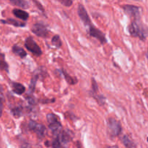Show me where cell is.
Masks as SVG:
<instances>
[{
	"mask_svg": "<svg viewBox=\"0 0 148 148\" xmlns=\"http://www.w3.org/2000/svg\"><path fill=\"white\" fill-rule=\"evenodd\" d=\"M56 138L59 140V142H60L62 144H66V143L70 142V140H72L70 134L66 131L60 132L57 134Z\"/></svg>",
	"mask_w": 148,
	"mask_h": 148,
	"instance_id": "8fae6325",
	"label": "cell"
},
{
	"mask_svg": "<svg viewBox=\"0 0 148 148\" xmlns=\"http://www.w3.org/2000/svg\"><path fill=\"white\" fill-rule=\"evenodd\" d=\"M0 69L1 70H4L8 72L9 66L7 62H5V60H4V56H2V58H0Z\"/></svg>",
	"mask_w": 148,
	"mask_h": 148,
	"instance_id": "44dd1931",
	"label": "cell"
},
{
	"mask_svg": "<svg viewBox=\"0 0 148 148\" xmlns=\"http://www.w3.org/2000/svg\"><path fill=\"white\" fill-rule=\"evenodd\" d=\"M146 57H147V62H148V48H147V52H146Z\"/></svg>",
	"mask_w": 148,
	"mask_h": 148,
	"instance_id": "83f0119b",
	"label": "cell"
},
{
	"mask_svg": "<svg viewBox=\"0 0 148 148\" xmlns=\"http://www.w3.org/2000/svg\"><path fill=\"white\" fill-rule=\"evenodd\" d=\"M88 27H89L88 32H89L90 36L96 38L98 40H99V42L101 44H104V43H106V38L105 35H104V33L103 32H101L97 27H94L92 25L88 26Z\"/></svg>",
	"mask_w": 148,
	"mask_h": 148,
	"instance_id": "ba28073f",
	"label": "cell"
},
{
	"mask_svg": "<svg viewBox=\"0 0 148 148\" xmlns=\"http://www.w3.org/2000/svg\"><path fill=\"white\" fill-rule=\"evenodd\" d=\"M26 49L36 56H39L42 54V50L32 37H27L25 41Z\"/></svg>",
	"mask_w": 148,
	"mask_h": 148,
	"instance_id": "8992f818",
	"label": "cell"
},
{
	"mask_svg": "<svg viewBox=\"0 0 148 148\" xmlns=\"http://www.w3.org/2000/svg\"><path fill=\"white\" fill-rule=\"evenodd\" d=\"M121 140L126 148H137L136 143L127 134L123 135L121 137Z\"/></svg>",
	"mask_w": 148,
	"mask_h": 148,
	"instance_id": "30bf717a",
	"label": "cell"
},
{
	"mask_svg": "<svg viewBox=\"0 0 148 148\" xmlns=\"http://www.w3.org/2000/svg\"><path fill=\"white\" fill-rule=\"evenodd\" d=\"M28 129L30 131L36 133L39 139L43 138L46 134V129L44 125L35 121H30L28 123Z\"/></svg>",
	"mask_w": 148,
	"mask_h": 148,
	"instance_id": "5b68a950",
	"label": "cell"
},
{
	"mask_svg": "<svg viewBox=\"0 0 148 148\" xmlns=\"http://www.w3.org/2000/svg\"><path fill=\"white\" fill-rule=\"evenodd\" d=\"M122 9L126 14L134 20H140L141 16V7L132 4H125L122 6Z\"/></svg>",
	"mask_w": 148,
	"mask_h": 148,
	"instance_id": "277c9868",
	"label": "cell"
},
{
	"mask_svg": "<svg viewBox=\"0 0 148 148\" xmlns=\"http://www.w3.org/2000/svg\"><path fill=\"white\" fill-rule=\"evenodd\" d=\"M77 13L79 18L81 19V20L83 22L84 24H85V25L90 26L92 25V22H91L90 19L89 15H88L86 10H85V8L84 7V6L82 5V4H79V5H78Z\"/></svg>",
	"mask_w": 148,
	"mask_h": 148,
	"instance_id": "9c48e42d",
	"label": "cell"
},
{
	"mask_svg": "<svg viewBox=\"0 0 148 148\" xmlns=\"http://www.w3.org/2000/svg\"><path fill=\"white\" fill-rule=\"evenodd\" d=\"M12 13L16 17L19 19H21L23 20H27L29 18V14L27 12L24 11L20 9H14L12 10Z\"/></svg>",
	"mask_w": 148,
	"mask_h": 148,
	"instance_id": "7c38bea8",
	"label": "cell"
},
{
	"mask_svg": "<svg viewBox=\"0 0 148 148\" xmlns=\"http://www.w3.org/2000/svg\"><path fill=\"white\" fill-rule=\"evenodd\" d=\"M59 2L64 5L65 7H70L72 3H73V1H71V0H59Z\"/></svg>",
	"mask_w": 148,
	"mask_h": 148,
	"instance_id": "d4e9b609",
	"label": "cell"
},
{
	"mask_svg": "<svg viewBox=\"0 0 148 148\" xmlns=\"http://www.w3.org/2000/svg\"><path fill=\"white\" fill-rule=\"evenodd\" d=\"M94 98L96 99L97 102L98 103L99 105H104L106 102V98H104V96L101 95H96L95 96H94Z\"/></svg>",
	"mask_w": 148,
	"mask_h": 148,
	"instance_id": "603a6c76",
	"label": "cell"
},
{
	"mask_svg": "<svg viewBox=\"0 0 148 148\" xmlns=\"http://www.w3.org/2000/svg\"><path fill=\"white\" fill-rule=\"evenodd\" d=\"M1 23H4V24L12 25L15 26V27H24V26L25 25V23L17 21V20H14V19H12V18L7 19V20H1Z\"/></svg>",
	"mask_w": 148,
	"mask_h": 148,
	"instance_id": "9a60e30c",
	"label": "cell"
},
{
	"mask_svg": "<svg viewBox=\"0 0 148 148\" xmlns=\"http://www.w3.org/2000/svg\"><path fill=\"white\" fill-rule=\"evenodd\" d=\"M4 98H0V117L2 115L3 112V108H4Z\"/></svg>",
	"mask_w": 148,
	"mask_h": 148,
	"instance_id": "484cf974",
	"label": "cell"
},
{
	"mask_svg": "<svg viewBox=\"0 0 148 148\" xmlns=\"http://www.w3.org/2000/svg\"><path fill=\"white\" fill-rule=\"evenodd\" d=\"M31 31L37 36L41 38H46L49 34V30L43 23H35L31 27Z\"/></svg>",
	"mask_w": 148,
	"mask_h": 148,
	"instance_id": "52a82bcc",
	"label": "cell"
},
{
	"mask_svg": "<svg viewBox=\"0 0 148 148\" xmlns=\"http://www.w3.org/2000/svg\"><path fill=\"white\" fill-rule=\"evenodd\" d=\"M52 147L53 148H64L62 147V143L59 142V140L57 138L54 139L52 142Z\"/></svg>",
	"mask_w": 148,
	"mask_h": 148,
	"instance_id": "cb8c5ba5",
	"label": "cell"
},
{
	"mask_svg": "<svg viewBox=\"0 0 148 148\" xmlns=\"http://www.w3.org/2000/svg\"><path fill=\"white\" fill-rule=\"evenodd\" d=\"M38 80V75L35 74L34 75H33L31 79V82H30V88H29V90H30V93H33L35 90V88H36V82Z\"/></svg>",
	"mask_w": 148,
	"mask_h": 148,
	"instance_id": "d6986e66",
	"label": "cell"
},
{
	"mask_svg": "<svg viewBox=\"0 0 148 148\" xmlns=\"http://www.w3.org/2000/svg\"><path fill=\"white\" fill-rule=\"evenodd\" d=\"M48 123H49V127L53 134H59L62 129V125L59 121L57 116L54 114H48L46 116Z\"/></svg>",
	"mask_w": 148,
	"mask_h": 148,
	"instance_id": "3957f363",
	"label": "cell"
},
{
	"mask_svg": "<svg viewBox=\"0 0 148 148\" xmlns=\"http://www.w3.org/2000/svg\"><path fill=\"white\" fill-rule=\"evenodd\" d=\"M10 2L17 7H22V8H27L28 7V3L24 0H11Z\"/></svg>",
	"mask_w": 148,
	"mask_h": 148,
	"instance_id": "2e32d148",
	"label": "cell"
},
{
	"mask_svg": "<svg viewBox=\"0 0 148 148\" xmlns=\"http://www.w3.org/2000/svg\"><path fill=\"white\" fill-rule=\"evenodd\" d=\"M128 31L132 37L138 38L143 41L148 37V27L140 20H134L128 26Z\"/></svg>",
	"mask_w": 148,
	"mask_h": 148,
	"instance_id": "6da1fadb",
	"label": "cell"
},
{
	"mask_svg": "<svg viewBox=\"0 0 148 148\" xmlns=\"http://www.w3.org/2000/svg\"><path fill=\"white\" fill-rule=\"evenodd\" d=\"M23 108L22 106H17L15 108H12L11 111L12 114V115L14 116L15 118H19L22 116L23 114Z\"/></svg>",
	"mask_w": 148,
	"mask_h": 148,
	"instance_id": "e0dca14e",
	"label": "cell"
},
{
	"mask_svg": "<svg viewBox=\"0 0 148 148\" xmlns=\"http://www.w3.org/2000/svg\"><path fill=\"white\" fill-rule=\"evenodd\" d=\"M20 148H32V147H31V146H30V144H28V143H23L22 145H20Z\"/></svg>",
	"mask_w": 148,
	"mask_h": 148,
	"instance_id": "4316f807",
	"label": "cell"
},
{
	"mask_svg": "<svg viewBox=\"0 0 148 148\" xmlns=\"http://www.w3.org/2000/svg\"><path fill=\"white\" fill-rule=\"evenodd\" d=\"M107 132L108 135L111 137L119 136L122 132L121 122L112 117L109 118L107 121Z\"/></svg>",
	"mask_w": 148,
	"mask_h": 148,
	"instance_id": "7a4b0ae2",
	"label": "cell"
},
{
	"mask_svg": "<svg viewBox=\"0 0 148 148\" xmlns=\"http://www.w3.org/2000/svg\"><path fill=\"white\" fill-rule=\"evenodd\" d=\"M12 52L17 56H20V58H25L27 56V53L25 51L22 47L19 46L18 45H14L12 46Z\"/></svg>",
	"mask_w": 148,
	"mask_h": 148,
	"instance_id": "5bb4252c",
	"label": "cell"
},
{
	"mask_svg": "<svg viewBox=\"0 0 148 148\" xmlns=\"http://www.w3.org/2000/svg\"><path fill=\"white\" fill-rule=\"evenodd\" d=\"M62 72H63L65 79H66V80L67 81V82H69V83L71 84V85H74V84L76 83L77 79H75V78L73 77H71L69 75H67V74H66L65 72H64V71H62Z\"/></svg>",
	"mask_w": 148,
	"mask_h": 148,
	"instance_id": "7402d4cb",
	"label": "cell"
},
{
	"mask_svg": "<svg viewBox=\"0 0 148 148\" xmlns=\"http://www.w3.org/2000/svg\"><path fill=\"white\" fill-rule=\"evenodd\" d=\"M12 87L13 92L17 95H22L25 92V88L24 85L18 82H13Z\"/></svg>",
	"mask_w": 148,
	"mask_h": 148,
	"instance_id": "4fadbf2b",
	"label": "cell"
},
{
	"mask_svg": "<svg viewBox=\"0 0 148 148\" xmlns=\"http://www.w3.org/2000/svg\"><path fill=\"white\" fill-rule=\"evenodd\" d=\"M147 143H148V137H147Z\"/></svg>",
	"mask_w": 148,
	"mask_h": 148,
	"instance_id": "f1b7e54d",
	"label": "cell"
},
{
	"mask_svg": "<svg viewBox=\"0 0 148 148\" xmlns=\"http://www.w3.org/2000/svg\"><path fill=\"white\" fill-rule=\"evenodd\" d=\"M98 85H97V82L95 81V79L94 78H92V96H95L96 95H98Z\"/></svg>",
	"mask_w": 148,
	"mask_h": 148,
	"instance_id": "ffe728a7",
	"label": "cell"
},
{
	"mask_svg": "<svg viewBox=\"0 0 148 148\" xmlns=\"http://www.w3.org/2000/svg\"><path fill=\"white\" fill-rule=\"evenodd\" d=\"M51 43L55 46V47L58 48V49H59V48H61V46H62V42L60 37H59V36L55 35L51 39Z\"/></svg>",
	"mask_w": 148,
	"mask_h": 148,
	"instance_id": "ac0fdd59",
	"label": "cell"
}]
</instances>
